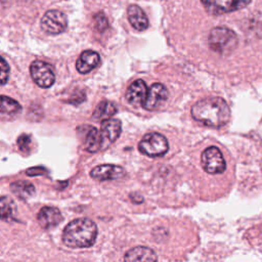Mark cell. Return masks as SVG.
<instances>
[{"mask_svg": "<svg viewBox=\"0 0 262 262\" xmlns=\"http://www.w3.org/2000/svg\"><path fill=\"white\" fill-rule=\"evenodd\" d=\"M192 118L206 126L220 128L230 118V110L226 101L220 97H208L199 100L191 107Z\"/></svg>", "mask_w": 262, "mask_h": 262, "instance_id": "obj_1", "label": "cell"}, {"mask_svg": "<svg viewBox=\"0 0 262 262\" xmlns=\"http://www.w3.org/2000/svg\"><path fill=\"white\" fill-rule=\"evenodd\" d=\"M97 236L96 224L88 218H78L71 221L62 231V242L69 248H88L95 243Z\"/></svg>", "mask_w": 262, "mask_h": 262, "instance_id": "obj_2", "label": "cell"}, {"mask_svg": "<svg viewBox=\"0 0 262 262\" xmlns=\"http://www.w3.org/2000/svg\"><path fill=\"white\" fill-rule=\"evenodd\" d=\"M210 48L219 54H229L237 46L236 34L226 27H216L209 35Z\"/></svg>", "mask_w": 262, "mask_h": 262, "instance_id": "obj_3", "label": "cell"}, {"mask_svg": "<svg viewBox=\"0 0 262 262\" xmlns=\"http://www.w3.org/2000/svg\"><path fill=\"white\" fill-rule=\"evenodd\" d=\"M138 149L148 157H162L168 151L169 144L164 135L158 132H149L139 141Z\"/></svg>", "mask_w": 262, "mask_h": 262, "instance_id": "obj_4", "label": "cell"}, {"mask_svg": "<svg viewBox=\"0 0 262 262\" xmlns=\"http://www.w3.org/2000/svg\"><path fill=\"white\" fill-rule=\"evenodd\" d=\"M30 74L33 81L41 88H49L55 81L52 67L43 60L33 61L30 66Z\"/></svg>", "mask_w": 262, "mask_h": 262, "instance_id": "obj_5", "label": "cell"}, {"mask_svg": "<svg viewBox=\"0 0 262 262\" xmlns=\"http://www.w3.org/2000/svg\"><path fill=\"white\" fill-rule=\"evenodd\" d=\"M201 162L204 170L209 174L222 173L226 168L225 160L216 146L207 147L202 154Z\"/></svg>", "mask_w": 262, "mask_h": 262, "instance_id": "obj_6", "label": "cell"}, {"mask_svg": "<svg viewBox=\"0 0 262 262\" xmlns=\"http://www.w3.org/2000/svg\"><path fill=\"white\" fill-rule=\"evenodd\" d=\"M205 9L213 14L220 15L246 7L251 0H201Z\"/></svg>", "mask_w": 262, "mask_h": 262, "instance_id": "obj_7", "label": "cell"}, {"mask_svg": "<svg viewBox=\"0 0 262 262\" xmlns=\"http://www.w3.org/2000/svg\"><path fill=\"white\" fill-rule=\"evenodd\" d=\"M42 30L50 35L62 33L68 26L67 16L59 10H48L44 13L40 21Z\"/></svg>", "mask_w": 262, "mask_h": 262, "instance_id": "obj_8", "label": "cell"}, {"mask_svg": "<svg viewBox=\"0 0 262 262\" xmlns=\"http://www.w3.org/2000/svg\"><path fill=\"white\" fill-rule=\"evenodd\" d=\"M78 138L82 147L89 152H96L101 149L100 132L91 125H81L77 128Z\"/></svg>", "mask_w": 262, "mask_h": 262, "instance_id": "obj_9", "label": "cell"}, {"mask_svg": "<svg viewBox=\"0 0 262 262\" xmlns=\"http://www.w3.org/2000/svg\"><path fill=\"white\" fill-rule=\"evenodd\" d=\"M122 131L121 121L118 119H105L102 120L100 125V137H101V149L108 147L120 136Z\"/></svg>", "mask_w": 262, "mask_h": 262, "instance_id": "obj_10", "label": "cell"}, {"mask_svg": "<svg viewBox=\"0 0 262 262\" xmlns=\"http://www.w3.org/2000/svg\"><path fill=\"white\" fill-rule=\"evenodd\" d=\"M168 98V90L161 83L152 84L147 91L146 98L143 102V107L147 111H155L161 106Z\"/></svg>", "mask_w": 262, "mask_h": 262, "instance_id": "obj_11", "label": "cell"}, {"mask_svg": "<svg viewBox=\"0 0 262 262\" xmlns=\"http://www.w3.org/2000/svg\"><path fill=\"white\" fill-rule=\"evenodd\" d=\"M126 174L125 169L121 166L112 165V164H104L94 167L90 171V176L99 181H106V180H116L124 177Z\"/></svg>", "mask_w": 262, "mask_h": 262, "instance_id": "obj_12", "label": "cell"}, {"mask_svg": "<svg viewBox=\"0 0 262 262\" xmlns=\"http://www.w3.org/2000/svg\"><path fill=\"white\" fill-rule=\"evenodd\" d=\"M148 88L143 80H136L132 82L126 91V99L133 106L143 105V102L146 98Z\"/></svg>", "mask_w": 262, "mask_h": 262, "instance_id": "obj_13", "label": "cell"}, {"mask_svg": "<svg viewBox=\"0 0 262 262\" xmlns=\"http://www.w3.org/2000/svg\"><path fill=\"white\" fill-rule=\"evenodd\" d=\"M40 226L44 229H51L62 220L60 211L55 207H43L37 216Z\"/></svg>", "mask_w": 262, "mask_h": 262, "instance_id": "obj_14", "label": "cell"}, {"mask_svg": "<svg viewBox=\"0 0 262 262\" xmlns=\"http://www.w3.org/2000/svg\"><path fill=\"white\" fill-rule=\"evenodd\" d=\"M100 62V56L96 51H83L76 62V69L80 74H87L94 70Z\"/></svg>", "mask_w": 262, "mask_h": 262, "instance_id": "obj_15", "label": "cell"}, {"mask_svg": "<svg viewBox=\"0 0 262 262\" xmlns=\"http://www.w3.org/2000/svg\"><path fill=\"white\" fill-rule=\"evenodd\" d=\"M130 25L137 31H144L148 27V19L144 11L136 4H131L127 9Z\"/></svg>", "mask_w": 262, "mask_h": 262, "instance_id": "obj_16", "label": "cell"}, {"mask_svg": "<svg viewBox=\"0 0 262 262\" xmlns=\"http://www.w3.org/2000/svg\"><path fill=\"white\" fill-rule=\"evenodd\" d=\"M158 259L156 253L147 247H135L126 252L124 256L125 261H156Z\"/></svg>", "mask_w": 262, "mask_h": 262, "instance_id": "obj_17", "label": "cell"}, {"mask_svg": "<svg viewBox=\"0 0 262 262\" xmlns=\"http://www.w3.org/2000/svg\"><path fill=\"white\" fill-rule=\"evenodd\" d=\"M10 189L20 200H27L35 193L34 185L26 180H17L12 182L10 184Z\"/></svg>", "mask_w": 262, "mask_h": 262, "instance_id": "obj_18", "label": "cell"}, {"mask_svg": "<svg viewBox=\"0 0 262 262\" xmlns=\"http://www.w3.org/2000/svg\"><path fill=\"white\" fill-rule=\"evenodd\" d=\"M116 113H117V107L113 102L107 100H102L96 105L93 112V118L96 120H105V119H110Z\"/></svg>", "mask_w": 262, "mask_h": 262, "instance_id": "obj_19", "label": "cell"}, {"mask_svg": "<svg viewBox=\"0 0 262 262\" xmlns=\"http://www.w3.org/2000/svg\"><path fill=\"white\" fill-rule=\"evenodd\" d=\"M21 111L20 104L11 97L1 96V115L2 117H14Z\"/></svg>", "mask_w": 262, "mask_h": 262, "instance_id": "obj_20", "label": "cell"}, {"mask_svg": "<svg viewBox=\"0 0 262 262\" xmlns=\"http://www.w3.org/2000/svg\"><path fill=\"white\" fill-rule=\"evenodd\" d=\"M15 206L14 203L8 199L7 196L1 198V219L4 221H9L14 219L13 215L15 212Z\"/></svg>", "mask_w": 262, "mask_h": 262, "instance_id": "obj_21", "label": "cell"}, {"mask_svg": "<svg viewBox=\"0 0 262 262\" xmlns=\"http://www.w3.org/2000/svg\"><path fill=\"white\" fill-rule=\"evenodd\" d=\"M94 26H95V29L99 32H103L107 26H108V23H107V18L106 16L102 13V12H98L94 15Z\"/></svg>", "mask_w": 262, "mask_h": 262, "instance_id": "obj_22", "label": "cell"}, {"mask_svg": "<svg viewBox=\"0 0 262 262\" xmlns=\"http://www.w3.org/2000/svg\"><path fill=\"white\" fill-rule=\"evenodd\" d=\"M17 145H18L20 150L27 152L30 149V145H31V138H30V136L27 135V134L20 135L17 138Z\"/></svg>", "mask_w": 262, "mask_h": 262, "instance_id": "obj_23", "label": "cell"}, {"mask_svg": "<svg viewBox=\"0 0 262 262\" xmlns=\"http://www.w3.org/2000/svg\"><path fill=\"white\" fill-rule=\"evenodd\" d=\"M8 73H9V67L6 62V60L1 57V84L4 85L8 80Z\"/></svg>", "mask_w": 262, "mask_h": 262, "instance_id": "obj_24", "label": "cell"}]
</instances>
